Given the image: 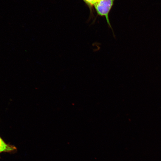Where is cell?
<instances>
[{
    "instance_id": "cell-1",
    "label": "cell",
    "mask_w": 161,
    "mask_h": 161,
    "mask_svg": "<svg viewBox=\"0 0 161 161\" xmlns=\"http://www.w3.org/2000/svg\"><path fill=\"white\" fill-rule=\"evenodd\" d=\"M114 0H101L94 5L97 14L105 18L108 26L112 29L114 36V32L109 21V13Z\"/></svg>"
},
{
    "instance_id": "cell-2",
    "label": "cell",
    "mask_w": 161,
    "mask_h": 161,
    "mask_svg": "<svg viewBox=\"0 0 161 161\" xmlns=\"http://www.w3.org/2000/svg\"><path fill=\"white\" fill-rule=\"evenodd\" d=\"M0 146L8 149L10 153L15 152L17 151V148L13 145L6 143L0 136Z\"/></svg>"
},
{
    "instance_id": "cell-3",
    "label": "cell",
    "mask_w": 161,
    "mask_h": 161,
    "mask_svg": "<svg viewBox=\"0 0 161 161\" xmlns=\"http://www.w3.org/2000/svg\"><path fill=\"white\" fill-rule=\"evenodd\" d=\"M85 3L89 7L90 10L92 7L96 3L101 0H83Z\"/></svg>"
},
{
    "instance_id": "cell-4",
    "label": "cell",
    "mask_w": 161,
    "mask_h": 161,
    "mask_svg": "<svg viewBox=\"0 0 161 161\" xmlns=\"http://www.w3.org/2000/svg\"><path fill=\"white\" fill-rule=\"evenodd\" d=\"M2 152L10 153V151L8 149L0 146V153Z\"/></svg>"
}]
</instances>
